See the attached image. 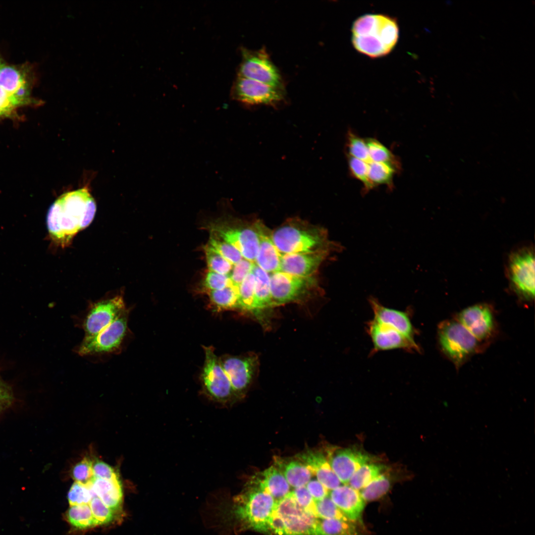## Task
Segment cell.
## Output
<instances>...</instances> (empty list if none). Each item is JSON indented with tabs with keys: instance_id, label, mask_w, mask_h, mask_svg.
I'll list each match as a JSON object with an SVG mask.
<instances>
[{
	"instance_id": "9",
	"label": "cell",
	"mask_w": 535,
	"mask_h": 535,
	"mask_svg": "<svg viewBox=\"0 0 535 535\" xmlns=\"http://www.w3.org/2000/svg\"><path fill=\"white\" fill-rule=\"evenodd\" d=\"M274 513L283 520L285 535H318V520L296 501L292 492L276 501Z\"/></svg>"
},
{
	"instance_id": "13",
	"label": "cell",
	"mask_w": 535,
	"mask_h": 535,
	"mask_svg": "<svg viewBox=\"0 0 535 535\" xmlns=\"http://www.w3.org/2000/svg\"><path fill=\"white\" fill-rule=\"evenodd\" d=\"M325 456L329 464L343 484H348L353 474L364 464L376 462L369 454L357 448L328 447Z\"/></svg>"
},
{
	"instance_id": "5",
	"label": "cell",
	"mask_w": 535,
	"mask_h": 535,
	"mask_svg": "<svg viewBox=\"0 0 535 535\" xmlns=\"http://www.w3.org/2000/svg\"><path fill=\"white\" fill-rule=\"evenodd\" d=\"M507 275L511 289L521 299L532 301L535 297V254L531 246L519 248L510 254Z\"/></svg>"
},
{
	"instance_id": "15",
	"label": "cell",
	"mask_w": 535,
	"mask_h": 535,
	"mask_svg": "<svg viewBox=\"0 0 535 535\" xmlns=\"http://www.w3.org/2000/svg\"><path fill=\"white\" fill-rule=\"evenodd\" d=\"M456 320L481 342L487 341L495 333L494 313L487 304L469 306L458 314Z\"/></svg>"
},
{
	"instance_id": "38",
	"label": "cell",
	"mask_w": 535,
	"mask_h": 535,
	"mask_svg": "<svg viewBox=\"0 0 535 535\" xmlns=\"http://www.w3.org/2000/svg\"><path fill=\"white\" fill-rule=\"evenodd\" d=\"M347 143L349 156L368 163L371 161L366 140L349 131L347 134Z\"/></svg>"
},
{
	"instance_id": "6",
	"label": "cell",
	"mask_w": 535,
	"mask_h": 535,
	"mask_svg": "<svg viewBox=\"0 0 535 535\" xmlns=\"http://www.w3.org/2000/svg\"><path fill=\"white\" fill-rule=\"evenodd\" d=\"M129 313L126 309L98 334L84 337L75 352L81 356L119 353L128 332Z\"/></svg>"
},
{
	"instance_id": "32",
	"label": "cell",
	"mask_w": 535,
	"mask_h": 535,
	"mask_svg": "<svg viewBox=\"0 0 535 535\" xmlns=\"http://www.w3.org/2000/svg\"><path fill=\"white\" fill-rule=\"evenodd\" d=\"M25 85L24 76L15 67L2 64L0 67V86L11 95Z\"/></svg>"
},
{
	"instance_id": "48",
	"label": "cell",
	"mask_w": 535,
	"mask_h": 535,
	"mask_svg": "<svg viewBox=\"0 0 535 535\" xmlns=\"http://www.w3.org/2000/svg\"><path fill=\"white\" fill-rule=\"evenodd\" d=\"M306 487L315 501L321 500L328 495L329 490L317 479L311 480Z\"/></svg>"
},
{
	"instance_id": "16",
	"label": "cell",
	"mask_w": 535,
	"mask_h": 535,
	"mask_svg": "<svg viewBox=\"0 0 535 535\" xmlns=\"http://www.w3.org/2000/svg\"><path fill=\"white\" fill-rule=\"evenodd\" d=\"M219 361L236 399L242 397L252 380L258 364L257 357L254 355L226 356L219 358Z\"/></svg>"
},
{
	"instance_id": "43",
	"label": "cell",
	"mask_w": 535,
	"mask_h": 535,
	"mask_svg": "<svg viewBox=\"0 0 535 535\" xmlns=\"http://www.w3.org/2000/svg\"><path fill=\"white\" fill-rule=\"evenodd\" d=\"M253 263L243 258L237 264L233 265L232 269L228 274L232 285L238 287L252 270Z\"/></svg>"
},
{
	"instance_id": "21",
	"label": "cell",
	"mask_w": 535,
	"mask_h": 535,
	"mask_svg": "<svg viewBox=\"0 0 535 535\" xmlns=\"http://www.w3.org/2000/svg\"><path fill=\"white\" fill-rule=\"evenodd\" d=\"M330 491L328 495L350 520L356 522L359 519L365 501L359 490L343 484Z\"/></svg>"
},
{
	"instance_id": "33",
	"label": "cell",
	"mask_w": 535,
	"mask_h": 535,
	"mask_svg": "<svg viewBox=\"0 0 535 535\" xmlns=\"http://www.w3.org/2000/svg\"><path fill=\"white\" fill-rule=\"evenodd\" d=\"M371 161L384 162L399 168V162L391 152L374 138L366 139Z\"/></svg>"
},
{
	"instance_id": "30",
	"label": "cell",
	"mask_w": 535,
	"mask_h": 535,
	"mask_svg": "<svg viewBox=\"0 0 535 535\" xmlns=\"http://www.w3.org/2000/svg\"><path fill=\"white\" fill-rule=\"evenodd\" d=\"M397 170V168L388 163L370 161L369 163V178L374 187L379 185H386L391 188L393 177Z\"/></svg>"
},
{
	"instance_id": "42",
	"label": "cell",
	"mask_w": 535,
	"mask_h": 535,
	"mask_svg": "<svg viewBox=\"0 0 535 535\" xmlns=\"http://www.w3.org/2000/svg\"><path fill=\"white\" fill-rule=\"evenodd\" d=\"M93 460L88 457L76 463L71 470V476L75 482L88 485L94 480Z\"/></svg>"
},
{
	"instance_id": "39",
	"label": "cell",
	"mask_w": 535,
	"mask_h": 535,
	"mask_svg": "<svg viewBox=\"0 0 535 535\" xmlns=\"http://www.w3.org/2000/svg\"><path fill=\"white\" fill-rule=\"evenodd\" d=\"M96 496L90 486L75 482L71 486L67 495L70 506L89 504L92 498Z\"/></svg>"
},
{
	"instance_id": "41",
	"label": "cell",
	"mask_w": 535,
	"mask_h": 535,
	"mask_svg": "<svg viewBox=\"0 0 535 535\" xmlns=\"http://www.w3.org/2000/svg\"><path fill=\"white\" fill-rule=\"evenodd\" d=\"M89 505L98 525L110 523L114 519L115 512L107 506L98 496L93 497Z\"/></svg>"
},
{
	"instance_id": "3",
	"label": "cell",
	"mask_w": 535,
	"mask_h": 535,
	"mask_svg": "<svg viewBox=\"0 0 535 535\" xmlns=\"http://www.w3.org/2000/svg\"><path fill=\"white\" fill-rule=\"evenodd\" d=\"M352 41L356 50L369 57L376 58L388 54L399 37L396 20L381 14H368L353 23Z\"/></svg>"
},
{
	"instance_id": "36",
	"label": "cell",
	"mask_w": 535,
	"mask_h": 535,
	"mask_svg": "<svg viewBox=\"0 0 535 535\" xmlns=\"http://www.w3.org/2000/svg\"><path fill=\"white\" fill-rule=\"evenodd\" d=\"M315 507L318 518L352 521L342 513L328 495L321 500L315 501Z\"/></svg>"
},
{
	"instance_id": "31",
	"label": "cell",
	"mask_w": 535,
	"mask_h": 535,
	"mask_svg": "<svg viewBox=\"0 0 535 535\" xmlns=\"http://www.w3.org/2000/svg\"><path fill=\"white\" fill-rule=\"evenodd\" d=\"M386 471L373 480L365 487L359 490L365 501L377 499L385 494L391 487L392 481Z\"/></svg>"
},
{
	"instance_id": "17",
	"label": "cell",
	"mask_w": 535,
	"mask_h": 535,
	"mask_svg": "<svg viewBox=\"0 0 535 535\" xmlns=\"http://www.w3.org/2000/svg\"><path fill=\"white\" fill-rule=\"evenodd\" d=\"M210 227L212 234L234 246L243 258L255 263L259 243L255 229L233 227L222 224H213Z\"/></svg>"
},
{
	"instance_id": "7",
	"label": "cell",
	"mask_w": 535,
	"mask_h": 535,
	"mask_svg": "<svg viewBox=\"0 0 535 535\" xmlns=\"http://www.w3.org/2000/svg\"><path fill=\"white\" fill-rule=\"evenodd\" d=\"M273 242L282 254L313 253L321 250L327 243L325 234L318 230L293 225L283 226L271 234Z\"/></svg>"
},
{
	"instance_id": "26",
	"label": "cell",
	"mask_w": 535,
	"mask_h": 535,
	"mask_svg": "<svg viewBox=\"0 0 535 535\" xmlns=\"http://www.w3.org/2000/svg\"><path fill=\"white\" fill-rule=\"evenodd\" d=\"M388 469L389 468L386 465L376 462L366 463L353 474L348 484L359 491Z\"/></svg>"
},
{
	"instance_id": "8",
	"label": "cell",
	"mask_w": 535,
	"mask_h": 535,
	"mask_svg": "<svg viewBox=\"0 0 535 535\" xmlns=\"http://www.w3.org/2000/svg\"><path fill=\"white\" fill-rule=\"evenodd\" d=\"M204 349L205 362L201 376L203 392L214 402L222 404L233 402L237 399L219 358L212 346H204Z\"/></svg>"
},
{
	"instance_id": "25",
	"label": "cell",
	"mask_w": 535,
	"mask_h": 535,
	"mask_svg": "<svg viewBox=\"0 0 535 535\" xmlns=\"http://www.w3.org/2000/svg\"><path fill=\"white\" fill-rule=\"evenodd\" d=\"M252 271L255 278L253 311H258L272 306L270 275L255 263Z\"/></svg>"
},
{
	"instance_id": "2",
	"label": "cell",
	"mask_w": 535,
	"mask_h": 535,
	"mask_svg": "<svg viewBox=\"0 0 535 535\" xmlns=\"http://www.w3.org/2000/svg\"><path fill=\"white\" fill-rule=\"evenodd\" d=\"M367 329L373 343V353L393 349L421 352L415 339L416 329L401 311L391 308L379 310L368 322Z\"/></svg>"
},
{
	"instance_id": "47",
	"label": "cell",
	"mask_w": 535,
	"mask_h": 535,
	"mask_svg": "<svg viewBox=\"0 0 535 535\" xmlns=\"http://www.w3.org/2000/svg\"><path fill=\"white\" fill-rule=\"evenodd\" d=\"M92 468L94 478L106 480L119 478L114 469L101 460H93Z\"/></svg>"
},
{
	"instance_id": "44",
	"label": "cell",
	"mask_w": 535,
	"mask_h": 535,
	"mask_svg": "<svg viewBox=\"0 0 535 535\" xmlns=\"http://www.w3.org/2000/svg\"><path fill=\"white\" fill-rule=\"evenodd\" d=\"M292 493L296 501L302 508L317 517L315 500L308 491L306 486L295 488Z\"/></svg>"
},
{
	"instance_id": "50",
	"label": "cell",
	"mask_w": 535,
	"mask_h": 535,
	"mask_svg": "<svg viewBox=\"0 0 535 535\" xmlns=\"http://www.w3.org/2000/svg\"><path fill=\"white\" fill-rule=\"evenodd\" d=\"M2 64H3V63H1V61L0 60V66H1V65Z\"/></svg>"
},
{
	"instance_id": "29",
	"label": "cell",
	"mask_w": 535,
	"mask_h": 535,
	"mask_svg": "<svg viewBox=\"0 0 535 535\" xmlns=\"http://www.w3.org/2000/svg\"><path fill=\"white\" fill-rule=\"evenodd\" d=\"M66 517L68 522L78 529H86L98 526L89 504L70 506Z\"/></svg>"
},
{
	"instance_id": "46",
	"label": "cell",
	"mask_w": 535,
	"mask_h": 535,
	"mask_svg": "<svg viewBox=\"0 0 535 535\" xmlns=\"http://www.w3.org/2000/svg\"><path fill=\"white\" fill-rule=\"evenodd\" d=\"M22 104L13 95L0 86V116L10 115L16 107Z\"/></svg>"
},
{
	"instance_id": "35",
	"label": "cell",
	"mask_w": 535,
	"mask_h": 535,
	"mask_svg": "<svg viewBox=\"0 0 535 535\" xmlns=\"http://www.w3.org/2000/svg\"><path fill=\"white\" fill-rule=\"evenodd\" d=\"M205 251L209 270L228 275L233 265L209 244L205 246Z\"/></svg>"
},
{
	"instance_id": "18",
	"label": "cell",
	"mask_w": 535,
	"mask_h": 535,
	"mask_svg": "<svg viewBox=\"0 0 535 535\" xmlns=\"http://www.w3.org/2000/svg\"><path fill=\"white\" fill-rule=\"evenodd\" d=\"M295 458L302 462L312 476L329 491L341 485V482L331 469L322 452L309 449L298 454Z\"/></svg>"
},
{
	"instance_id": "28",
	"label": "cell",
	"mask_w": 535,
	"mask_h": 535,
	"mask_svg": "<svg viewBox=\"0 0 535 535\" xmlns=\"http://www.w3.org/2000/svg\"><path fill=\"white\" fill-rule=\"evenodd\" d=\"M238 288L231 284L222 289L209 290L210 301L218 310L238 309Z\"/></svg>"
},
{
	"instance_id": "37",
	"label": "cell",
	"mask_w": 535,
	"mask_h": 535,
	"mask_svg": "<svg viewBox=\"0 0 535 535\" xmlns=\"http://www.w3.org/2000/svg\"><path fill=\"white\" fill-rule=\"evenodd\" d=\"M208 244L233 265L243 258L240 252L234 246L213 234H211Z\"/></svg>"
},
{
	"instance_id": "20",
	"label": "cell",
	"mask_w": 535,
	"mask_h": 535,
	"mask_svg": "<svg viewBox=\"0 0 535 535\" xmlns=\"http://www.w3.org/2000/svg\"><path fill=\"white\" fill-rule=\"evenodd\" d=\"M255 227L259 242L255 263L268 273L280 271L282 254L274 244L271 234L261 222H257Z\"/></svg>"
},
{
	"instance_id": "40",
	"label": "cell",
	"mask_w": 535,
	"mask_h": 535,
	"mask_svg": "<svg viewBox=\"0 0 535 535\" xmlns=\"http://www.w3.org/2000/svg\"><path fill=\"white\" fill-rule=\"evenodd\" d=\"M348 164L352 175L363 183L365 191L372 189L374 187L369 178V163L348 156Z\"/></svg>"
},
{
	"instance_id": "24",
	"label": "cell",
	"mask_w": 535,
	"mask_h": 535,
	"mask_svg": "<svg viewBox=\"0 0 535 535\" xmlns=\"http://www.w3.org/2000/svg\"><path fill=\"white\" fill-rule=\"evenodd\" d=\"M284 476L290 486L294 488L306 486L311 480L309 470L300 461L276 457L274 465Z\"/></svg>"
},
{
	"instance_id": "49",
	"label": "cell",
	"mask_w": 535,
	"mask_h": 535,
	"mask_svg": "<svg viewBox=\"0 0 535 535\" xmlns=\"http://www.w3.org/2000/svg\"><path fill=\"white\" fill-rule=\"evenodd\" d=\"M10 398V394L4 384L0 381V405L6 402Z\"/></svg>"
},
{
	"instance_id": "34",
	"label": "cell",
	"mask_w": 535,
	"mask_h": 535,
	"mask_svg": "<svg viewBox=\"0 0 535 535\" xmlns=\"http://www.w3.org/2000/svg\"><path fill=\"white\" fill-rule=\"evenodd\" d=\"M255 278L252 271L248 274L238 288V309L253 311Z\"/></svg>"
},
{
	"instance_id": "11",
	"label": "cell",
	"mask_w": 535,
	"mask_h": 535,
	"mask_svg": "<svg viewBox=\"0 0 535 535\" xmlns=\"http://www.w3.org/2000/svg\"><path fill=\"white\" fill-rule=\"evenodd\" d=\"M231 95L234 100L249 106L276 107L284 100L283 90L238 76L234 82Z\"/></svg>"
},
{
	"instance_id": "1",
	"label": "cell",
	"mask_w": 535,
	"mask_h": 535,
	"mask_svg": "<svg viewBox=\"0 0 535 535\" xmlns=\"http://www.w3.org/2000/svg\"><path fill=\"white\" fill-rule=\"evenodd\" d=\"M96 212V202L87 187L62 194L48 213L51 238L59 246L67 247L78 232L90 225Z\"/></svg>"
},
{
	"instance_id": "23",
	"label": "cell",
	"mask_w": 535,
	"mask_h": 535,
	"mask_svg": "<svg viewBox=\"0 0 535 535\" xmlns=\"http://www.w3.org/2000/svg\"><path fill=\"white\" fill-rule=\"evenodd\" d=\"M89 485L95 495L113 511H118L121 508L123 491L119 478L112 480L94 478Z\"/></svg>"
},
{
	"instance_id": "10",
	"label": "cell",
	"mask_w": 535,
	"mask_h": 535,
	"mask_svg": "<svg viewBox=\"0 0 535 535\" xmlns=\"http://www.w3.org/2000/svg\"><path fill=\"white\" fill-rule=\"evenodd\" d=\"M241 54L242 61L238 69V76L283 90L281 75L265 50L253 51L242 48Z\"/></svg>"
},
{
	"instance_id": "27",
	"label": "cell",
	"mask_w": 535,
	"mask_h": 535,
	"mask_svg": "<svg viewBox=\"0 0 535 535\" xmlns=\"http://www.w3.org/2000/svg\"><path fill=\"white\" fill-rule=\"evenodd\" d=\"M318 529L319 535H360L354 521L319 518Z\"/></svg>"
},
{
	"instance_id": "45",
	"label": "cell",
	"mask_w": 535,
	"mask_h": 535,
	"mask_svg": "<svg viewBox=\"0 0 535 535\" xmlns=\"http://www.w3.org/2000/svg\"><path fill=\"white\" fill-rule=\"evenodd\" d=\"M205 287L209 290L222 289L232 284L228 275L209 270L204 281Z\"/></svg>"
},
{
	"instance_id": "4",
	"label": "cell",
	"mask_w": 535,
	"mask_h": 535,
	"mask_svg": "<svg viewBox=\"0 0 535 535\" xmlns=\"http://www.w3.org/2000/svg\"><path fill=\"white\" fill-rule=\"evenodd\" d=\"M437 338L441 351L457 369L477 352L481 343L456 319L440 322Z\"/></svg>"
},
{
	"instance_id": "12",
	"label": "cell",
	"mask_w": 535,
	"mask_h": 535,
	"mask_svg": "<svg viewBox=\"0 0 535 535\" xmlns=\"http://www.w3.org/2000/svg\"><path fill=\"white\" fill-rule=\"evenodd\" d=\"M127 308L121 295L93 304L82 323L85 337L96 335L116 319Z\"/></svg>"
},
{
	"instance_id": "22",
	"label": "cell",
	"mask_w": 535,
	"mask_h": 535,
	"mask_svg": "<svg viewBox=\"0 0 535 535\" xmlns=\"http://www.w3.org/2000/svg\"><path fill=\"white\" fill-rule=\"evenodd\" d=\"M250 480L270 494L276 501L290 492V485L282 474L273 465L255 475Z\"/></svg>"
},
{
	"instance_id": "19",
	"label": "cell",
	"mask_w": 535,
	"mask_h": 535,
	"mask_svg": "<svg viewBox=\"0 0 535 535\" xmlns=\"http://www.w3.org/2000/svg\"><path fill=\"white\" fill-rule=\"evenodd\" d=\"M326 251L282 254L280 271L290 274L311 276L323 261Z\"/></svg>"
},
{
	"instance_id": "14",
	"label": "cell",
	"mask_w": 535,
	"mask_h": 535,
	"mask_svg": "<svg viewBox=\"0 0 535 535\" xmlns=\"http://www.w3.org/2000/svg\"><path fill=\"white\" fill-rule=\"evenodd\" d=\"M311 276H296L279 271L270 275L272 306L293 301L304 295L315 284Z\"/></svg>"
}]
</instances>
